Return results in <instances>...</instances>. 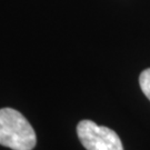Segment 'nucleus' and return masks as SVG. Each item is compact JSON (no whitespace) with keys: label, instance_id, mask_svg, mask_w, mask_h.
<instances>
[{"label":"nucleus","instance_id":"nucleus-1","mask_svg":"<svg viewBox=\"0 0 150 150\" xmlns=\"http://www.w3.org/2000/svg\"><path fill=\"white\" fill-rule=\"evenodd\" d=\"M37 144L27 119L12 108L0 109V145L12 150H32Z\"/></svg>","mask_w":150,"mask_h":150},{"label":"nucleus","instance_id":"nucleus-2","mask_svg":"<svg viewBox=\"0 0 150 150\" xmlns=\"http://www.w3.org/2000/svg\"><path fill=\"white\" fill-rule=\"evenodd\" d=\"M77 134L87 150H123L122 142L113 130L98 126L91 120L78 123Z\"/></svg>","mask_w":150,"mask_h":150},{"label":"nucleus","instance_id":"nucleus-3","mask_svg":"<svg viewBox=\"0 0 150 150\" xmlns=\"http://www.w3.org/2000/svg\"><path fill=\"white\" fill-rule=\"evenodd\" d=\"M139 85L145 96L150 100V68L144 70L139 77Z\"/></svg>","mask_w":150,"mask_h":150}]
</instances>
